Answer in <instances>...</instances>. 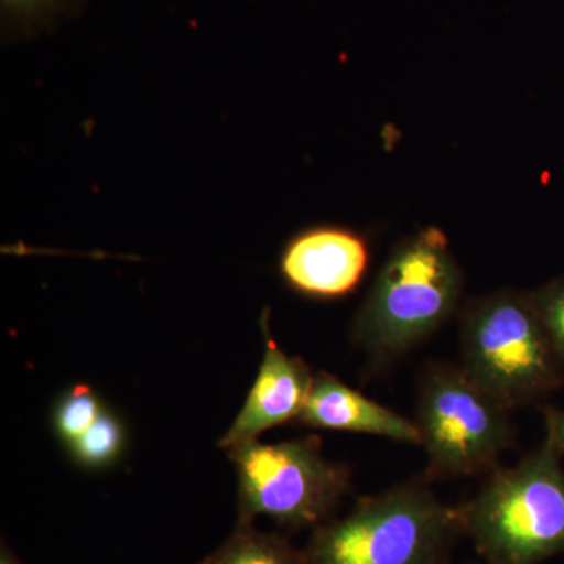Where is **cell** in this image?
Instances as JSON below:
<instances>
[{"mask_svg": "<svg viewBox=\"0 0 564 564\" xmlns=\"http://www.w3.org/2000/svg\"><path fill=\"white\" fill-rule=\"evenodd\" d=\"M299 422L313 429L373 434L397 443L421 445V433L414 421L326 372L314 375Z\"/></svg>", "mask_w": 564, "mask_h": 564, "instance_id": "9", "label": "cell"}, {"mask_svg": "<svg viewBox=\"0 0 564 564\" xmlns=\"http://www.w3.org/2000/svg\"><path fill=\"white\" fill-rule=\"evenodd\" d=\"M459 534L458 508L422 484H404L314 529L303 554L306 564H447Z\"/></svg>", "mask_w": 564, "mask_h": 564, "instance_id": "3", "label": "cell"}, {"mask_svg": "<svg viewBox=\"0 0 564 564\" xmlns=\"http://www.w3.org/2000/svg\"><path fill=\"white\" fill-rule=\"evenodd\" d=\"M545 417V437L555 445L556 451L564 455V411L549 410L544 411Z\"/></svg>", "mask_w": 564, "mask_h": 564, "instance_id": "15", "label": "cell"}, {"mask_svg": "<svg viewBox=\"0 0 564 564\" xmlns=\"http://www.w3.org/2000/svg\"><path fill=\"white\" fill-rule=\"evenodd\" d=\"M529 296L564 373V274L529 292Z\"/></svg>", "mask_w": 564, "mask_h": 564, "instance_id": "14", "label": "cell"}, {"mask_svg": "<svg viewBox=\"0 0 564 564\" xmlns=\"http://www.w3.org/2000/svg\"><path fill=\"white\" fill-rule=\"evenodd\" d=\"M106 411L101 397L87 384H77L68 389L52 413V425L58 440L66 445L76 443Z\"/></svg>", "mask_w": 564, "mask_h": 564, "instance_id": "12", "label": "cell"}, {"mask_svg": "<svg viewBox=\"0 0 564 564\" xmlns=\"http://www.w3.org/2000/svg\"><path fill=\"white\" fill-rule=\"evenodd\" d=\"M318 436L282 443L258 441L226 451L236 467L237 521L272 519L282 529H317L329 521L350 491L351 474L345 464L326 458Z\"/></svg>", "mask_w": 564, "mask_h": 564, "instance_id": "5", "label": "cell"}, {"mask_svg": "<svg viewBox=\"0 0 564 564\" xmlns=\"http://www.w3.org/2000/svg\"><path fill=\"white\" fill-rule=\"evenodd\" d=\"M464 274L445 234L422 229L389 254L352 322V340L375 364L403 358L454 317Z\"/></svg>", "mask_w": 564, "mask_h": 564, "instance_id": "1", "label": "cell"}, {"mask_svg": "<svg viewBox=\"0 0 564 564\" xmlns=\"http://www.w3.org/2000/svg\"><path fill=\"white\" fill-rule=\"evenodd\" d=\"M369 262V245L361 234L347 226L315 225L285 242L278 270L293 292L318 302H334L359 288Z\"/></svg>", "mask_w": 564, "mask_h": 564, "instance_id": "7", "label": "cell"}, {"mask_svg": "<svg viewBox=\"0 0 564 564\" xmlns=\"http://www.w3.org/2000/svg\"><path fill=\"white\" fill-rule=\"evenodd\" d=\"M265 350L258 377L242 410L218 441L223 451L258 441L262 433L299 421L313 388L314 375L300 356L288 355L274 343L265 317L262 322Z\"/></svg>", "mask_w": 564, "mask_h": 564, "instance_id": "8", "label": "cell"}, {"mask_svg": "<svg viewBox=\"0 0 564 564\" xmlns=\"http://www.w3.org/2000/svg\"><path fill=\"white\" fill-rule=\"evenodd\" d=\"M199 564H306V560L281 534L259 532L254 522L237 521L225 544Z\"/></svg>", "mask_w": 564, "mask_h": 564, "instance_id": "10", "label": "cell"}, {"mask_svg": "<svg viewBox=\"0 0 564 564\" xmlns=\"http://www.w3.org/2000/svg\"><path fill=\"white\" fill-rule=\"evenodd\" d=\"M562 454L544 443L513 467H497L458 508L463 534L492 564H540L564 554Z\"/></svg>", "mask_w": 564, "mask_h": 564, "instance_id": "2", "label": "cell"}, {"mask_svg": "<svg viewBox=\"0 0 564 564\" xmlns=\"http://www.w3.org/2000/svg\"><path fill=\"white\" fill-rule=\"evenodd\" d=\"M459 347V366L510 410L540 402L563 384L529 292L503 289L467 304Z\"/></svg>", "mask_w": 564, "mask_h": 564, "instance_id": "4", "label": "cell"}, {"mask_svg": "<svg viewBox=\"0 0 564 564\" xmlns=\"http://www.w3.org/2000/svg\"><path fill=\"white\" fill-rule=\"evenodd\" d=\"M510 408L462 366L434 364L419 381L415 425L429 478L470 477L499 467L514 443Z\"/></svg>", "mask_w": 564, "mask_h": 564, "instance_id": "6", "label": "cell"}, {"mask_svg": "<svg viewBox=\"0 0 564 564\" xmlns=\"http://www.w3.org/2000/svg\"><path fill=\"white\" fill-rule=\"evenodd\" d=\"M486 564H492V563H488V562H486Z\"/></svg>", "mask_w": 564, "mask_h": 564, "instance_id": "17", "label": "cell"}, {"mask_svg": "<svg viewBox=\"0 0 564 564\" xmlns=\"http://www.w3.org/2000/svg\"><path fill=\"white\" fill-rule=\"evenodd\" d=\"M126 429L121 419L104 411L76 443L68 447L70 458L85 469H107L124 454Z\"/></svg>", "mask_w": 564, "mask_h": 564, "instance_id": "11", "label": "cell"}, {"mask_svg": "<svg viewBox=\"0 0 564 564\" xmlns=\"http://www.w3.org/2000/svg\"><path fill=\"white\" fill-rule=\"evenodd\" d=\"M82 0H0L3 32L33 36L77 9Z\"/></svg>", "mask_w": 564, "mask_h": 564, "instance_id": "13", "label": "cell"}, {"mask_svg": "<svg viewBox=\"0 0 564 564\" xmlns=\"http://www.w3.org/2000/svg\"><path fill=\"white\" fill-rule=\"evenodd\" d=\"M0 564H21L14 558L13 554L10 551H7L6 547H2V554H0Z\"/></svg>", "mask_w": 564, "mask_h": 564, "instance_id": "16", "label": "cell"}]
</instances>
